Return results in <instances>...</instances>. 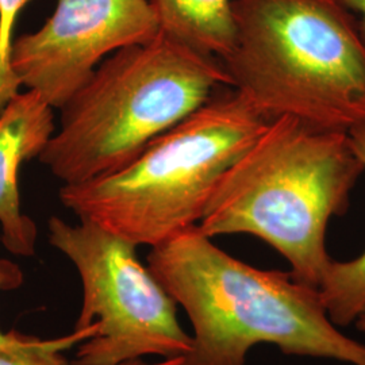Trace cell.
Instances as JSON below:
<instances>
[{"label":"cell","mask_w":365,"mask_h":365,"mask_svg":"<svg viewBox=\"0 0 365 365\" xmlns=\"http://www.w3.org/2000/svg\"><path fill=\"white\" fill-rule=\"evenodd\" d=\"M197 226L153 247L148 268L188 315L194 336L180 365H245L256 345L365 365V345L331 322L318 288L218 248Z\"/></svg>","instance_id":"cell-1"},{"label":"cell","mask_w":365,"mask_h":365,"mask_svg":"<svg viewBox=\"0 0 365 365\" xmlns=\"http://www.w3.org/2000/svg\"><path fill=\"white\" fill-rule=\"evenodd\" d=\"M229 87L268 119L352 130L365 123V42L339 0H233Z\"/></svg>","instance_id":"cell-3"},{"label":"cell","mask_w":365,"mask_h":365,"mask_svg":"<svg viewBox=\"0 0 365 365\" xmlns=\"http://www.w3.org/2000/svg\"><path fill=\"white\" fill-rule=\"evenodd\" d=\"M221 86H229L221 60L161 33L119 49L60 108V128L39 161L63 184L108 175L195 113Z\"/></svg>","instance_id":"cell-5"},{"label":"cell","mask_w":365,"mask_h":365,"mask_svg":"<svg viewBox=\"0 0 365 365\" xmlns=\"http://www.w3.org/2000/svg\"><path fill=\"white\" fill-rule=\"evenodd\" d=\"M48 240L73 262L83 284L76 330L96 331L78 345L75 365H119L144 356L182 357L191 336L176 303L140 261L135 245L95 223L52 217Z\"/></svg>","instance_id":"cell-6"},{"label":"cell","mask_w":365,"mask_h":365,"mask_svg":"<svg viewBox=\"0 0 365 365\" xmlns=\"http://www.w3.org/2000/svg\"><path fill=\"white\" fill-rule=\"evenodd\" d=\"M339 3L348 10L356 22V26L360 31V36L365 42V0H339Z\"/></svg>","instance_id":"cell-14"},{"label":"cell","mask_w":365,"mask_h":365,"mask_svg":"<svg viewBox=\"0 0 365 365\" xmlns=\"http://www.w3.org/2000/svg\"><path fill=\"white\" fill-rule=\"evenodd\" d=\"M354 322H356V327H357V329H359L360 331L365 333V309L363 310V313L359 315V318H357Z\"/></svg>","instance_id":"cell-16"},{"label":"cell","mask_w":365,"mask_h":365,"mask_svg":"<svg viewBox=\"0 0 365 365\" xmlns=\"http://www.w3.org/2000/svg\"><path fill=\"white\" fill-rule=\"evenodd\" d=\"M96 327L76 330L61 339H29L16 346L0 348V365H71L63 353L91 337Z\"/></svg>","instance_id":"cell-11"},{"label":"cell","mask_w":365,"mask_h":365,"mask_svg":"<svg viewBox=\"0 0 365 365\" xmlns=\"http://www.w3.org/2000/svg\"><path fill=\"white\" fill-rule=\"evenodd\" d=\"M160 36L149 0H56L37 31L14 39V73L53 108H61L108 54Z\"/></svg>","instance_id":"cell-7"},{"label":"cell","mask_w":365,"mask_h":365,"mask_svg":"<svg viewBox=\"0 0 365 365\" xmlns=\"http://www.w3.org/2000/svg\"><path fill=\"white\" fill-rule=\"evenodd\" d=\"M53 107L37 92H18L0 111V227L1 242L21 257L36 255L37 225L21 209L19 170L41 156L56 125Z\"/></svg>","instance_id":"cell-8"},{"label":"cell","mask_w":365,"mask_h":365,"mask_svg":"<svg viewBox=\"0 0 365 365\" xmlns=\"http://www.w3.org/2000/svg\"><path fill=\"white\" fill-rule=\"evenodd\" d=\"M33 0H0V107L6 105L21 88L11 66L14 29L21 11Z\"/></svg>","instance_id":"cell-12"},{"label":"cell","mask_w":365,"mask_h":365,"mask_svg":"<svg viewBox=\"0 0 365 365\" xmlns=\"http://www.w3.org/2000/svg\"><path fill=\"white\" fill-rule=\"evenodd\" d=\"M160 33L223 60L235 41L233 0H149Z\"/></svg>","instance_id":"cell-9"},{"label":"cell","mask_w":365,"mask_h":365,"mask_svg":"<svg viewBox=\"0 0 365 365\" xmlns=\"http://www.w3.org/2000/svg\"><path fill=\"white\" fill-rule=\"evenodd\" d=\"M24 282V274L19 267L7 259H0V291H10L19 287ZM30 336L19 333L0 331V348H11L24 344Z\"/></svg>","instance_id":"cell-13"},{"label":"cell","mask_w":365,"mask_h":365,"mask_svg":"<svg viewBox=\"0 0 365 365\" xmlns=\"http://www.w3.org/2000/svg\"><path fill=\"white\" fill-rule=\"evenodd\" d=\"M269 122L235 90L212 95L122 168L63 184L60 200L80 221L153 248L197 226L225 173Z\"/></svg>","instance_id":"cell-4"},{"label":"cell","mask_w":365,"mask_h":365,"mask_svg":"<svg viewBox=\"0 0 365 365\" xmlns=\"http://www.w3.org/2000/svg\"><path fill=\"white\" fill-rule=\"evenodd\" d=\"M363 170L348 131L274 118L225 173L197 227L210 238L255 235L289 262L295 280L319 288L333 261L327 225Z\"/></svg>","instance_id":"cell-2"},{"label":"cell","mask_w":365,"mask_h":365,"mask_svg":"<svg viewBox=\"0 0 365 365\" xmlns=\"http://www.w3.org/2000/svg\"><path fill=\"white\" fill-rule=\"evenodd\" d=\"M348 133L365 170V123ZM318 289L331 322L349 327L365 309V252L354 260L331 261Z\"/></svg>","instance_id":"cell-10"},{"label":"cell","mask_w":365,"mask_h":365,"mask_svg":"<svg viewBox=\"0 0 365 365\" xmlns=\"http://www.w3.org/2000/svg\"><path fill=\"white\" fill-rule=\"evenodd\" d=\"M182 363V357H175V359H165L160 363H155V364H146L141 359L140 360H133V361H128V363H122L119 365H180Z\"/></svg>","instance_id":"cell-15"}]
</instances>
